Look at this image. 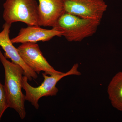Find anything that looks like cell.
I'll use <instances>...</instances> for the list:
<instances>
[{"label":"cell","mask_w":122,"mask_h":122,"mask_svg":"<svg viewBox=\"0 0 122 122\" xmlns=\"http://www.w3.org/2000/svg\"><path fill=\"white\" fill-rule=\"evenodd\" d=\"M0 61L5 70V89L9 107L17 112L21 119L26 116L25 95L22 91V81L24 75L22 68L17 64L7 60L0 50Z\"/></svg>","instance_id":"6da1fadb"},{"label":"cell","mask_w":122,"mask_h":122,"mask_svg":"<svg viewBox=\"0 0 122 122\" xmlns=\"http://www.w3.org/2000/svg\"><path fill=\"white\" fill-rule=\"evenodd\" d=\"M8 107V98L4 86L0 82V121L5 112Z\"/></svg>","instance_id":"8fae6325"},{"label":"cell","mask_w":122,"mask_h":122,"mask_svg":"<svg viewBox=\"0 0 122 122\" xmlns=\"http://www.w3.org/2000/svg\"><path fill=\"white\" fill-rule=\"evenodd\" d=\"M39 26H28L21 29L16 37L11 39L13 44L48 41L55 36H61L62 32L53 28L46 29Z\"/></svg>","instance_id":"ba28073f"},{"label":"cell","mask_w":122,"mask_h":122,"mask_svg":"<svg viewBox=\"0 0 122 122\" xmlns=\"http://www.w3.org/2000/svg\"><path fill=\"white\" fill-rule=\"evenodd\" d=\"M17 49L24 61L37 74L42 71L50 75L63 73L55 70L50 65L36 43H23L18 46Z\"/></svg>","instance_id":"8992f818"},{"label":"cell","mask_w":122,"mask_h":122,"mask_svg":"<svg viewBox=\"0 0 122 122\" xmlns=\"http://www.w3.org/2000/svg\"><path fill=\"white\" fill-rule=\"evenodd\" d=\"M107 92L112 106L122 111V72L118 73L112 79Z\"/></svg>","instance_id":"30bf717a"},{"label":"cell","mask_w":122,"mask_h":122,"mask_svg":"<svg viewBox=\"0 0 122 122\" xmlns=\"http://www.w3.org/2000/svg\"><path fill=\"white\" fill-rule=\"evenodd\" d=\"M12 25L5 23L3 30L0 32V46L5 52L4 55L6 58L11 59L12 62L20 66L24 70V76L28 80L38 78V74L25 63L20 56L17 48H15L10 38L9 33Z\"/></svg>","instance_id":"52a82bcc"},{"label":"cell","mask_w":122,"mask_h":122,"mask_svg":"<svg viewBox=\"0 0 122 122\" xmlns=\"http://www.w3.org/2000/svg\"><path fill=\"white\" fill-rule=\"evenodd\" d=\"M64 11L83 18L101 21L107 8L103 0H63Z\"/></svg>","instance_id":"5b68a950"},{"label":"cell","mask_w":122,"mask_h":122,"mask_svg":"<svg viewBox=\"0 0 122 122\" xmlns=\"http://www.w3.org/2000/svg\"><path fill=\"white\" fill-rule=\"evenodd\" d=\"M79 65L75 63L70 70L66 73L54 74L47 76L45 73L42 74L44 81L37 87H34L28 82V78L23 76L22 81V88L25 90V99L31 103L35 109H39L38 101L44 96H53L56 95L58 92L56 86L57 82L66 76L70 75H80L81 73L78 70Z\"/></svg>","instance_id":"3957f363"},{"label":"cell","mask_w":122,"mask_h":122,"mask_svg":"<svg viewBox=\"0 0 122 122\" xmlns=\"http://www.w3.org/2000/svg\"><path fill=\"white\" fill-rule=\"evenodd\" d=\"M39 26H54L65 12L63 0H38Z\"/></svg>","instance_id":"9c48e42d"},{"label":"cell","mask_w":122,"mask_h":122,"mask_svg":"<svg viewBox=\"0 0 122 122\" xmlns=\"http://www.w3.org/2000/svg\"><path fill=\"white\" fill-rule=\"evenodd\" d=\"M100 22L65 12L52 28L61 32L68 41L80 42L95 33Z\"/></svg>","instance_id":"7a4b0ae2"},{"label":"cell","mask_w":122,"mask_h":122,"mask_svg":"<svg viewBox=\"0 0 122 122\" xmlns=\"http://www.w3.org/2000/svg\"><path fill=\"white\" fill-rule=\"evenodd\" d=\"M3 7L5 23L12 25L20 22L28 26H39L38 4L36 0H6Z\"/></svg>","instance_id":"277c9868"}]
</instances>
